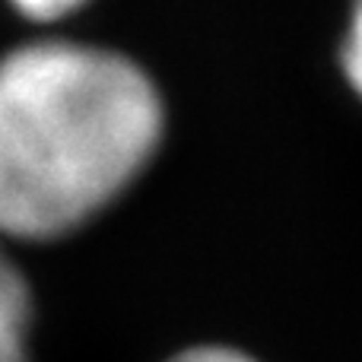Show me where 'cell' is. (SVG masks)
<instances>
[{
    "label": "cell",
    "mask_w": 362,
    "mask_h": 362,
    "mask_svg": "<svg viewBox=\"0 0 362 362\" xmlns=\"http://www.w3.org/2000/svg\"><path fill=\"white\" fill-rule=\"evenodd\" d=\"M172 362H255L248 356H242V353L235 350H226V346H200V350H187L175 356Z\"/></svg>",
    "instance_id": "obj_5"
},
{
    "label": "cell",
    "mask_w": 362,
    "mask_h": 362,
    "mask_svg": "<svg viewBox=\"0 0 362 362\" xmlns=\"http://www.w3.org/2000/svg\"><path fill=\"white\" fill-rule=\"evenodd\" d=\"M344 67L350 83L356 86V93L362 95V0H356V6H353V23L344 48Z\"/></svg>",
    "instance_id": "obj_3"
},
{
    "label": "cell",
    "mask_w": 362,
    "mask_h": 362,
    "mask_svg": "<svg viewBox=\"0 0 362 362\" xmlns=\"http://www.w3.org/2000/svg\"><path fill=\"white\" fill-rule=\"evenodd\" d=\"M13 4L32 19H57V16H67L76 6H83L86 0H13Z\"/></svg>",
    "instance_id": "obj_4"
},
{
    "label": "cell",
    "mask_w": 362,
    "mask_h": 362,
    "mask_svg": "<svg viewBox=\"0 0 362 362\" xmlns=\"http://www.w3.org/2000/svg\"><path fill=\"white\" fill-rule=\"evenodd\" d=\"M29 318V286L0 248V362H25Z\"/></svg>",
    "instance_id": "obj_2"
},
{
    "label": "cell",
    "mask_w": 362,
    "mask_h": 362,
    "mask_svg": "<svg viewBox=\"0 0 362 362\" xmlns=\"http://www.w3.org/2000/svg\"><path fill=\"white\" fill-rule=\"evenodd\" d=\"M163 134L156 86L127 57L35 42L0 61V235L54 238L112 204Z\"/></svg>",
    "instance_id": "obj_1"
}]
</instances>
